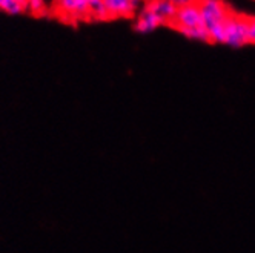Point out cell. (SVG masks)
<instances>
[{"label": "cell", "mask_w": 255, "mask_h": 253, "mask_svg": "<svg viewBox=\"0 0 255 253\" xmlns=\"http://www.w3.org/2000/svg\"><path fill=\"white\" fill-rule=\"evenodd\" d=\"M169 26L177 29L178 32H181L189 39L211 42L208 28H206V25L203 22V17H202V14H200V9L197 6L195 0L189 2L188 5L177 8L175 17L169 23Z\"/></svg>", "instance_id": "cell-1"}, {"label": "cell", "mask_w": 255, "mask_h": 253, "mask_svg": "<svg viewBox=\"0 0 255 253\" xmlns=\"http://www.w3.org/2000/svg\"><path fill=\"white\" fill-rule=\"evenodd\" d=\"M212 43H226L231 46H243L248 43V15L232 11L228 19L209 31Z\"/></svg>", "instance_id": "cell-2"}, {"label": "cell", "mask_w": 255, "mask_h": 253, "mask_svg": "<svg viewBox=\"0 0 255 253\" xmlns=\"http://www.w3.org/2000/svg\"><path fill=\"white\" fill-rule=\"evenodd\" d=\"M51 12L66 23L89 20V0H52Z\"/></svg>", "instance_id": "cell-3"}, {"label": "cell", "mask_w": 255, "mask_h": 253, "mask_svg": "<svg viewBox=\"0 0 255 253\" xmlns=\"http://www.w3.org/2000/svg\"><path fill=\"white\" fill-rule=\"evenodd\" d=\"M203 22L208 28V32L214 28L220 26L232 12L225 0H195Z\"/></svg>", "instance_id": "cell-4"}, {"label": "cell", "mask_w": 255, "mask_h": 253, "mask_svg": "<svg viewBox=\"0 0 255 253\" xmlns=\"http://www.w3.org/2000/svg\"><path fill=\"white\" fill-rule=\"evenodd\" d=\"M108 19H131L146 3V0H103Z\"/></svg>", "instance_id": "cell-5"}, {"label": "cell", "mask_w": 255, "mask_h": 253, "mask_svg": "<svg viewBox=\"0 0 255 253\" xmlns=\"http://www.w3.org/2000/svg\"><path fill=\"white\" fill-rule=\"evenodd\" d=\"M143 6L152 11L161 20V23L168 25V26L172 22V19L175 17V12H177V6L171 2V0H146V3Z\"/></svg>", "instance_id": "cell-6"}, {"label": "cell", "mask_w": 255, "mask_h": 253, "mask_svg": "<svg viewBox=\"0 0 255 253\" xmlns=\"http://www.w3.org/2000/svg\"><path fill=\"white\" fill-rule=\"evenodd\" d=\"M161 25H163L161 20L152 11H149L144 6L140 9V12L137 15V20H135V29L138 32H152L154 29H157Z\"/></svg>", "instance_id": "cell-7"}, {"label": "cell", "mask_w": 255, "mask_h": 253, "mask_svg": "<svg viewBox=\"0 0 255 253\" xmlns=\"http://www.w3.org/2000/svg\"><path fill=\"white\" fill-rule=\"evenodd\" d=\"M0 11L19 15L26 12V0H0Z\"/></svg>", "instance_id": "cell-8"}, {"label": "cell", "mask_w": 255, "mask_h": 253, "mask_svg": "<svg viewBox=\"0 0 255 253\" xmlns=\"http://www.w3.org/2000/svg\"><path fill=\"white\" fill-rule=\"evenodd\" d=\"M89 20H108L103 0H89Z\"/></svg>", "instance_id": "cell-9"}, {"label": "cell", "mask_w": 255, "mask_h": 253, "mask_svg": "<svg viewBox=\"0 0 255 253\" xmlns=\"http://www.w3.org/2000/svg\"><path fill=\"white\" fill-rule=\"evenodd\" d=\"M51 3L49 0H26V12H31L34 15H45L51 12Z\"/></svg>", "instance_id": "cell-10"}, {"label": "cell", "mask_w": 255, "mask_h": 253, "mask_svg": "<svg viewBox=\"0 0 255 253\" xmlns=\"http://www.w3.org/2000/svg\"><path fill=\"white\" fill-rule=\"evenodd\" d=\"M248 43H255V17L248 15Z\"/></svg>", "instance_id": "cell-11"}, {"label": "cell", "mask_w": 255, "mask_h": 253, "mask_svg": "<svg viewBox=\"0 0 255 253\" xmlns=\"http://www.w3.org/2000/svg\"><path fill=\"white\" fill-rule=\"evenodd\" d=\"M171 2H172L177 8H180V6H183V5H188L189 2H192V0H171Z\"/></svg>", "instance_id": "cell-12"}]
</instances>
